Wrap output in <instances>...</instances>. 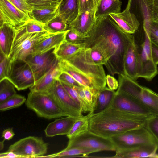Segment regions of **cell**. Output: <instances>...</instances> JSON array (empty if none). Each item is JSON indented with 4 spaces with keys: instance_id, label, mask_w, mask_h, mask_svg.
<instances>
[{
    "instance_id": "obj_30",
    "label": "cell",
    "mask_w": 158,
    "mask_h": 158,
    "mask_svg": "<svg viewBox=\"0 0 158 158\" xmlns=\"http://www.w3.org/2000/svg\"><path fill=\"white\" fill-rule=\"evenodd\" d=\"M44 28L46 31L50 33L56 34L68 30L69 27L64 19L57 14L52 20L45 24Z\"/></svg>"
},
{
    "instance_id": "obj_24",
    "label": "cell",
    "mask_w": 158,
    "mask_h": 158,
    "mask_svg": "<svg viewBox=\"0 0 158 158\" xmlns=\"http://www.w3.org/2000/svg\"><path fill=\"white\" fill-rule=\"evenodd\" d=\"M68 30L55 34L39 43L34 48L31 54L35 55L42 53L54 48H56L57 49L65 41Z\"/></svg>"
},
{
    "instance_id": "obj_16",
    "label": "cell",
    "mask_w": 158,
    "mask_h": 158,
    "mask_svg": "<svg viewBox=\"0 0 158 158\" xmlns=\"http://www.w3.org/2000/svg\"><path fill=\"white\" fill-rule=\"evenodd\" d=\"M31 18L8 0H0V25L7 23L14 27L20 26Z\"/></svg>"
},
{
    "instance_id": "obj_14",
    "label": "cell",
    "mask_w": 158,
    "mask_h": 158,
    "mask_svg": "<svg viewBox=\"0 0 158 158\" xmlns=\"http://www.w3.org/2000/svg\"><path fill=\"white\" fill-rule=\"evenodd\" d=\"M110 105L125 112L136 115L154 116L145 106L129 95L116 91L109 103Z\"/></svg>"
},
{
    "instance_id": "obj_22",
    "label": "cell",
    "mask_w": 158,
    "mask_h": 158,
    "mask_svg": "<svg viewBox=\"0 0 158 158\" xmlns=\"http://www.w3.org/2000/svg\"><path fill=\"white\" fill-rule=\"evenodd\" d=\"M77 119L69 116L56 119L49 123L44 130L46 136L52 137L58 135H66Z\"/></svg>"
},
{
    "instance_id": "obj_2",
    "label": "cell",
    "mask_w": 158,
    "mask_h": 158,
    "mask_svg": "<svg viewBox=\"0 0 158 158\" xmlns=\"http://www.w3.org/2000/svg\"><path fill=\"white\" fill-rule=\"evenodd\" d=\"M151 117L129 113L108 105L102 110L91 115L89 130L98 135L110 139L144 127L147 120Z\"/></svg>"
},
{
    "instance_id": "obj_49",
    "label": "cell",
    "mask_w": 158,
    "mask_h": 158,
    "mask_svg": "<svg viewBox=\"0 0 158 158\" xmlns=\"http://www.w3.org/2000/svg\"><path fill=\"white\" fill-rule=\"evenodd\" d=\"M152 48L154 61L155 63L157 65L158 64V49L152 45Z\"/></svg>"
},
{
    "instance_id": "obj_4",
    "label": "cell",
    "mask_w": 158,
    "mask_h": 158,
    "mask_svg": "<svg viewBox=\"0 0 158 158\" xmlns=\"http://www.w3.org/2000/svg\"><path fill=\"white\" fill-rule=\"evenodd\" d=\"M15 28V35L9 58L11 61L25 60L36 45L55 34L47 31L27 33L22 25Z\"/></svg>"
},
{
    "instance_id": "obj_31",
    "label": "cell",
    "mask_w": 158,
    "mask_h": 158,
    "mask_svg": "<svg viewBox=\"0 0 158 158\" xmlns=\"http://www.w3.org/2000/svg\"><path fill=\"white\" fill-rule=\"evenodd\" d=\"M56 15V10L33 9L29 16L32 19L46 24L52 20Z\"/></svg>"
},
{
    "instance_id": "obj_1",
    "label": "cell",
    "mask_w": 158,
    "mask_h": 158,
    "mask_svg": "<svg viewBox=\"0 0 158 158\" xmlns=\"http://www.w3.org/2000/svg\"><path fill=\"white\" fill-rule=\"evenodd\" d=\"M135 40L132 34L124 31L108 15L96 20L86 46H95L103 52L107 60L105 65L110 75L124 74L123 61L128 45Z\"/></svg>"
},
{
    "instance_id": "obj_47",
    "label": "cell",
    "mask_w": 158,
    "mask_h": 158,
    "mask_svg": "<svg viewBox=\"0 0 158 158\" xmlns=\"http://www.w3.org/2000/svg\"><path fill=\"white\" fill-rule=\"evenodd\" d=\"M15 135L13 128H8L4 130L1 137L3 138V140L5 141L9 140L13 138Z\"/></svg>"
},
{
    "instance_id": "obj_48",
    "label": "cell",
    "mask_w": 158,
    "mask_h": 158,
    "mask_svg": "<svg viewBox=\"0 0 158 158\" xmlns=\"http://www.w3.org/2000/svg\"><path fill=\"white\" fill-rule=\"evenodd\" d=\"M1 158H21V157L12 152L7 151L0 154Z\"/></svg>"
},
{
    "instance_id": "obj_41",
    "label": "cell",
    "mask_w": 158,
    "mask_h": 158,
    "mask_svg": "<svg viewBox=\"0 0 158 158\" xmlns=\"http://www.w3.org/2000/svg\"><path fill=\"white\" fill-rule=\"evenodd\" d=\"M100 0H79V13L88 10L95 11Z\"/></svg>"
},
{
    "instance_id": "obj_40",
    "label": "cell",
    "mask_w": 158,
    "mask_h": 158,
    "mask_svg": "<svg viewBox=\"0 0 158 158\" xmlns=\"http://www.w3.org/2000/svg\"><path fill=\"white\" fill-rule=\"evenodd\" d=\"M87 39L80 35L73 29L69 28L66 34L65 41L72 44H81L86 43Z\"/></svg>"
},
{
    "instance_id": "obj_27",
    "label": "cell",
    "mask_w": 158,
    "mask_h": 158,
    "mask_svg": "<svg viewBox=\"0 0 158 158\" xmlns=\"http://www.w3.org/2000/svg\"><path fill=\"white\" fill-rule=\"evenodd\" d=\"M86 43L74 44L65 41L56 49V54L58 59L66 60L86 47Z\"/></svg>"
},
{
    "instance_id": "obj_13",
    "label": "cell",
    "mask_w": 158,
    "mask_h": 158,
    "mask_svg": "<svg viewBox=\"0 0 158 158\" xmlns=\"http://www.w3.org/2000/svg\"><path fill=\"white\" fill-rule=\"evenodd\" d=\"M56 50V48H54L42 53L30 54L26 58L25 60L31 67L36 81L58 63Z\"/></svg>"
},
{
    "instance_id": "obj_23",
    "label": "cell",
    "mask_w": 158,
    "mask_h": 158,
    "mask_svg": "<svg viewBox=\"0 0 158 158\" xmlns=\"http://www.w3.org/2000/svg\"><path fill=\"white\" fill-rule=\"evenodd\" d=\"M15 27L7 23L0 25V52L9 58L14 39Z\"/></svg>"
},
{
    "instance_id": "obj_44",
    "label": "cell",
    "mask_w": 158,
    "mask_h": 158,
    "mask_svg": "<svg viewBox=\"0 0 158 158\" xmlns=\"http://www.w3.org/2000/svg\"><path fill=\"white\" fill-rule=\"evenodd\" d=\"M57 80L62 83L71 86L83 87L71 76L65 72H62L59 75Z\"/></svg>"
},
{
    "instance_id": "obj_51",
    "label": "cell",
    "mask_w": 158,
    "mask_h": 158,
    "mask_svg": "<svg viewBox=\"0 0 158 158\" xmlns=\"http://www.w3.org/2000/svg\"><path fill=\"white\" fill-rule=\"evenodd\" d=\"M150 92L153 98L158 103V94L150 90Z\"/></svg>"
},
{
    "instance_id": "obj_46",
    "label": "cell",
    "mask_w": 158,
    "mask_h": 158,
    "mask_svg": "<svg viewBox=\"0 0 158 158\" xmlns=\"http://www.w3.org/2000/svg\"><path fill=\"white\" fill-rule=\"evenodd\" d=\"M106 81L108 87L110 89L114 91L117 89L119 82L113 76L110 74L107 75L106 76Z\"/></svg>"
},
{
    "instance_id": "obj_29",
    "label": "cell",
    "mask_w": 158,
    "mask_h": 158,
    "mask_svg": "<svg viewBox=\"0 0 158 158\" xmlns=\"http://www.w3.org/2000/svg\"><path fill=\"white\" fill-rule=\"evenodd\" d=\"M97 152L94 149L82 148H67L61 151L47 156H43L40 157H67L82 155V156L88 157L92 153Z\"/></svg>"
},
{
    "instance_id": "obj_42",
    "label": "cell",
    "mask_w": 158,
    "mask_h": 158,
    "mask_svg": "<svg viewBox=\"0 0 158 158\" xmlns=\"http://www.w3.org/2000/svg\"><path fill=\"white\" fill-rule=\"evenodd\" d=\"M10 60L0 52V81L7 78Z\"/></svg>"
},
{
    "instance_id": "obj_9",
    "label": "cell",
    "mask_w": 158,
    "mask_h": 158,
    "mask_svg": "<svg viewBox=\"0 0 158 158\" xmlns=\"http://www.w3.org/2000/svg\"><path fill=\"white\" fill-rule=\"evenodd\" d=\"M48 144L41 137L29 136L10 145L7 151L12 152L21 158L40 157L46 153Z\"/></svg>"
},
{
    "instance_id": "obj_32",
    "label": "cell",
    "mask_w": 158,
    "mask_h": 158,
    "mask_svg": "<svg viewBox=\"0 0 158 158\" xmlns=\"http://www.w3.org/2000/svg\"><path fill=\"white\" fill-rule=\"evenodd\" d=\"M85 50L87 56L93 63L97 65H106V58L99 48L95 46L86 47Z\"/></svg>"
},
{
    "instance_id": "obj_10",
    "label": "cell",
    "mask_w": 158,
    "mask_h": 158,
    "mask_svg": "<svg viewBox=\"0 0 158 158\" xmlns=\"http://www.w3.org/2000/svg\"><path fill=\"white\" fill-rule=\"evenodd\" d=\"M143 33L144 41L138 55V77L151 81L158 74V70L153 59L149 31L145 30Z\"/></svg>"
},
{
    "instance_id": "obj_20",
    "label": "cell",
    "mask_w": 158,
    "mask_h": 158,
    "mask_svg": "<svg viewBox=\"0 0 158 158\" xmlns=\"http://www.w3.org/2000/svg\"><path fill=\"white\" fill-rule=\"evenodd\" d=\"M58 63L40 78L36 81L35 84L29 88L30 91L49 92L53 87L59 75L62 72L59 66Z\"/></svg>"
},
{
    "instance_id": "obj_25",
    "label": "cell",
    "mask_w": 158,
    "mask_h": 158,
    "mask_svg": "<svg viewBox=\"0 0 158 158\" xmlns=\"http://www.w3.org/2000/svg\"><path fill=\"white\" fill-rule=\"evenodd\" d=\"M56 12L57 14L63 17L68 24L79 14V0H60Z\"/></svg>"
},
{
    "instance_id": "obj_36",
    "label": "cell",
    "mask_w": 158,
    "mask_h": 158,
    "mask_svg": "<svg viewBox=\"0 0 158 158\" xmlns=\"http://www.w3.org/2000/svg\"><path fill=\"white\" fill-rule=\"evenodd\" d=\"M15 88L7 78L0 81V103L16 94Z\"/></svg>"
},
{
    "instance_id": "obj_21",
    "label": "cell",
    "mask_w": 158,
    "mask_h": 158,
    "mask_svg": "<svg viewBox=\"0 0 158 158\" xmlns=\"http://www.w3.org/2000/svg\"><path fill=\"white\" fill-rule=\"evenodd\" d=\"M157 143L146 145L133 149L115 151L113 158H158Z\"/></svg>"
},
{
    "instance_id": "obj_5",
    "label": "cell",
    "mask_w": 158,
    "mask_h": 158,
    "mask_svg": "<svg viewBox=\"0 0 158 158\" xmlns=\"http://www.w3.org/2000/svg\"><path fill=\"white\" fill-rule=\"evenodd\" d=\"M25 102L27 107L39 117L50 119L65 116L50 92L30 91Z\"/></svg>"
},
{
    "instance_id": "obj_43",
    "label": "cell",
    "mask_w": 158,
    "mask_h": 158,
    "mask_svg": "<svg viewBox=\"0 0 158 158\" xmlns=\"http://www.w3.org/2000/svg\"><path fill=\"white\" fill-rule=\"evenodd\" d=\"M149 36L152 45L158 49V21L153 20L149 29Z\"/></svg>"
},
{
    "instance_id": "obj_12",
    "label": "cell",
    "mask_w": 158,
    "mask_h": 158,
    "mask_svg": "<svg viewBox=\"0 0 158 158\" xmlns=\"http://www.w3.org/2000/svg\"><path fill=\"white\" fill-rule=\"evenodd\" d=\"M51 94L57 106L65 116L79 119L83 116L81 108L70 96L61 83L57 80L52 89Z\"/></svg>"
},
{
    "instance_id": "obj_8",
    "label": "cell",
    "mask_w": 158,
    "mask_h": 158,
    "mask_svg": "<svg viewBox=\"0 0 158 158\" xmlns=\"http://www.w3.org/2000/svg\"><path fill=\"white\" fill-rule=\"evenodd\" d=\"M7 78L19 91L30 88L36 81L29 64L25 60L21 59L10 61Z\"/></svg>"
},
{
    "instance_id": "obj_33",
    "label": "cell",
    "mask_w": 158,
    "mask_h": 158,
    "mask_svg": "<svg viewBox=\"0 0 158 158\" xmlns=\"http://www.w3.org/2000/svg\"><path fill=\"white\" fill-rule=\"evenodd\" d=\"M115 91L106 87L99 92L97 107L94 113L99 112L106 108L110 103Z\"/></svg>"
},
{
    "instance_id": "obj_50",
    "label": "cell",
    "mask_w": 158,
    "mask_h": 158,
    "mask_svg": "<svg viewBox=\"0 0 158 158\" xmlns=\"http://www.w3.org/2000/svg\"><path fill=\"white\" fill-rule=\"evenodd\" d=\"M154 20L158 21V0H154Z\"/></svg>"
},
{
    "instance_id": "obj_37",
    "label": "cell",
    "mask_w": 158,
    "mask_h": 158,
    "mask_svg": "<svg viewBox=\"0 0 158 158\" xmlns=\"http://www.w3.org/2000/svg\"><path fill=\"white\" fill-rule=\"evenodd\" d=\"M83 90L85 98L92 110L94 112L97 107L99 92L95 89L85 87H83Z\"/></svg>"
},
{
    "instance_id": "obj_7",
    "label": "cell",
    "mask_w": 158,
    "mask_h": 158,
    "mask_svg": "<svg viewBox=\"0 0 158 158\" xmlns=\"http://www.w3.org/2000/svg\"><path fill=\"white\" fill-rule=\"evenodd\" d=\"M110 139L114 145L115 151L132 149L157 143L144 126L128 131L114 136Z\"/></svg>"
},
{
    "instance_id": "obj_39",
    "label": "cell",
    "mask_w": 158,
    "mask_h": 158,
    "mask_svg": "<svg viewBox=\"0 0 158 158\" xmlns=\"http://www.w3.org/2000/svg\"><path fill=\"white\" fill-rule=\"evenodd\" d=\"M44 24L31 19L22 25L27 33L46 31L44 28Z\"/></svg>"
},
{
    "instance_id": "obj_35",
    "label": "cell",
    "mask_w": 158,
    "mask_h": 158,
    "mask_svg": "<svg viewBox=\"0 0 158 158\" xmlns=\"http://www.w3.org/2000/svg\"><path fill=\"white\" fill-rule=\"evenodd\" d=\"M28 4L35 9H52L57 10L60 0H26Z\"/></svg>"
},
{
    "instance_id": "obj_52",
    "label": "cell",
    "mask_w": 158,
    "mask_h": 158,
    "mask_svg": "<svg viewBox=\"0 0 158 158\" xmlns=\"http://www.w3.org/2000/svg\"><path fill=\"white\" fill-rule=\"evenodd\" d=\"M5 141L3 140L2 141H1L0 142V150L1 151L4 148V142Z\"/></svg>"
},
{
    "instance_id": "obj_28",
    "label": "cell",
    "mask_w": 158,
    "mask_h": 158,
    "mask_svg": "<svg viewBox=\"0 0 158 158\" xmlns=\"http://www.w3.org/2000/svg\"><path fill=\"white\" fill-rule=\"evenodd\" d=\"M94 113L90 111L86 115L77 119L66 135L67 137L69 139H73L89 130V118Z\"/></svg>"
},
{
    "instance_id": "obj_15",
    "label": "cell",
    "mask_w": 158,
    "mask_h": 158,
    "mask_svg": "<svg viewBox=\"0 0 158 158\" xmlns=\"http://www.w3.org/2000/svg\"><path fill=\"white\" fill-rule=\"evenodd\" d=\"M136 17L142 30L149 29L154 20V0H128L126 7Z\"/></svg>"
},
{
    "instance_id": "obj_26",
    "label": "cell",
    "mask_w": 158,
    "mask_h": 158,
    "mask_svg": "<svg viewBox=\"0 0 158 158\" xmlns=\"http://www.w3.org/2000/svg\"><path fill=\"white\" fill-rule=\"evenodd\" d=\"M121 4L120 0H100L95 11L96 20L120 12Z\"/></svg>"
},
{
    "instance_id": "obj_6",
    "label": "cell",
    "mask_w": 158,
    "mask_h": 158,
    "mask_svg": "<svg viewBox=\"0 0 158 158\" xmlns=\"http://www.w3.org/2000/svg\"><path fill=\"white\" fill-rule=\"evenodd\" d=\"M117 91L131 96L145 106L154 115H158V103L153 98L150 89L141 86L123 74H118Z\"/></svg>"
},
{
    "instance_id": "obj_34",
    "label": "cell",
    "mask_w": 158,
    "mask_h": 158,
    "mask_svg": "<svg viewBox=\"0 0 158 158\" xmlns=\"http://www.w3.org/2000/svg\"><path fill=\"white\" fill-rule=\"evenodd\" d=\"M26 98L17 94L0 103V111H4L18 107L25 102Z\"/></svg>"
},
{
    "instance_id": "obj_45",
    "label": "cell",
    "mask_w": 158,
    "mask_h": 158,
    "mask_svg": "<svg viewBox=\"0 0 158 158\" xmlns=\"http://www.w3.org/2000/svg\"><path fill=\"white\" fill-rule=\"evenodd\" d=\"M8 0L17 8L29 15L33 10L26 0Z\"/></svg>"
},
{
    "instance_id": "obj_19",
    "label": "cell",
    "mask_w": 158,
    "mask_h": 158,
    "mask_svg": "<svg viewBox=\"0 0 158 158\" xmlns=\"http://www.w3.org/2000/svg\"><path fill=\"white\" fill-rule=\"evenodd\" d=\"M109 15L126 32L133 34L138 30L140 24L135 16L126 8L122 12Z\"/></svg>"
},
{
    "instance_id": "obj_17",
    "label": "cell",
    "mask_w": 158,
    "mask_h": 158,
    "mask_svg": "<svg viewBox=\"0 0 158 158\" xmlns=\"http://www.w3.org/2000/svg\"><path fill=\"white\" fill-rule=\"evenodd\" d=\"M95 11L88 10L79 14L68 24L69 29H73L82 36L89 37L96 22Z\"/></svg>"
},
{
    "instance_id": "obj_3",
    "label": "cell",
    "mask_w": 158,
    "mask_h": 158,
    "mask_svg": "<svg viewBox=\"0 0 158 158\" xmlns=\"http://www.w3.org/2000/svg\"><path fill=\"white\" fill-rule=\"evenodd\" d=\"M85 48L67 60L59 59V66L62 72L70 74L82 86L100 92L106 87L103 65L93 63Z\"/></svg>"
},
{
    "instance_id": "obj_11",
    "label": "cell",
    "mask_w": 158,
    "mask_h": 158,
    "mask_svg": "<svg viewBox=\"0 0 158 158\" xmlns=\"http://www.w3.org/2000/svg\"><path fill=\"white\" fill-rule=\"evenodd\" d=\"M76 147L93 149L97 152L116 151L114 145L110 139L99 136L89 130L75 138L69 139L66 148Z\"/></svg>"
},
{
    "instance_id": "obj_18",
    "label": "cell",
    "mask_w": 158,
    "mask_h": 158,
    "mask_svg": "<svg viewBox=\"0 0 158 158\" xmlns=\"http://www.w3.org/2000/svg\"><path fill=\"white\" fill-rule=\"evenodd\" d=\"M139 51L135 40L127 47L123 57L124 74L134 81L138 78V55Z\"/></svg>"
},
{
    "instance_id": "obj_38",
    "label": "cell",
    "mask_w": 158,
    "mask_h": 158,
    "mask_svg": "<svg viewBox=\"0 0 158 158\" xmlns=\"http://www.w3.org/2000/svg\"><path fill=\"white\" fill-rule=\"evenodd\" d=\"M144 127L158 144V115H154L148 119Z\"/></svg>"
}]
</instances>
